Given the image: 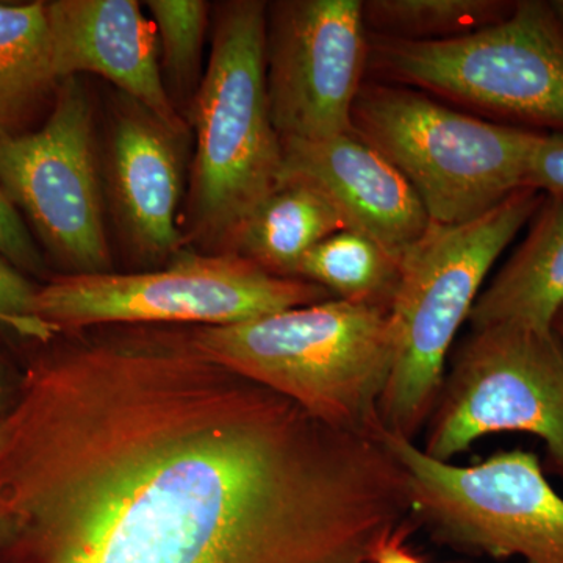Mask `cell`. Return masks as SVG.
Returning a JSON list of instances; mask_svg holds the SVG:
<instances>
[{
	"label": "cell",
	"mask_w": 563,
	"mask_h": 563,
	"mask_svg": "<svg viewBox=\"0 0 563 563\" xmlns=\"http://www.w3.org/2000/svg\"><path fill=\"white\" fill-rule=\"evenodd\" d=\"M0 257L14 268L29 273H43V255L33 240L21 211L0 187Z\"/></svg>",
	"instance_id": "7402d4cb"
},
{
	"label": "cell",
	"mask_w": 563,
	"mask_h": 563,
	"mask_svg": "<svg viewBox=\"0 0 563 563\" xmlns=\"http://www.w3.org/2000/svg\"><path fill=\"white\" fill-rule=\"evenodd\" d=\"M379 439L406 476L410 518L437 543L498 561L563 563V498L536 454L503 451L461 466L385 428Z\"/></svg>",
	"instance_id": "52a82bcc"
},
{
	"label": "cell",
	"mask_w": 563,
	"mask_h": 563,
	"mask_svg": "<svg viewBox=\"0 0 563 563\" xmlns=\"http://www.w3.org/2000/svg\"><path fill=\"white\" fill-rule=\"evenodd\" d=\"M344 229L350 228L343 214L320 188L282 177L236 233L231 252L274 276L296 277L302 258L322 240Z\"/></svg>",
	"instance_id": "2e32d148"
},
{
	"label": "cell",
	"mask_w": 563,
	"mask_h": 563,
	"mask_svg": "<svg viewBox=\"0 0 563 563\" xmlns=\"http://www.w3.org/2000/svg\"><path fill=\"white\" fill-rule=\"evenodd\" d=\"M525 187L563 199V132L540 133L529 157Z\"/></svg>",
	"instance_id": "603a6c76"
},
{
	"label": "cell",
	"mask_w": 563,
	"mask_h": 563,
	"mask_svg": "<svg viewBox=\"0 0 563 563\" xmlns=\"http://www.w3.org/2000/svg\"><path fill=\"white\" fill-rule=\"evenodd\" d=\"M199 350L298 404L313 418L379 439L393 365L390 310L331 298L218 328H195Z\"/></svg>",
	"instance_id": "3957f363"
},
{
	"label": "cell",
	"mask_w": 563,
	"mask_h": 563,
	"mask_svg": "<svg viewBox=\"0 0 563 563\" xmlns=\"http://www.w3.org/2000/svg\"><path fill=\"white\" fill-rule=\"evenodd\" d=\"M155 24L163 81L180 101L195 99L201 85L203 41L209 27L210 3L203 0H150Z\"/></svg>",
	"instance_id": "ffe728a7"
},
{
	"label": "cell",
	"mask_w": 563,
	"mask_h": 563,
	"mask_svg": "<svg viewBox=\"0 0 563 563\" xmlns=\"http://www.w3.org/2000/svg\"><path fill=\"white\" fill-rule=\"evenodd\" d=\"M368 65L474 110L563 132V24L550 3L517 2L504 20L453 40L373 36Z\"/></svg>",
	"instance_id": "ba28073f"
},
{
	"label": "cell",
	"mask_w": 563,
	"mask_h": 563,
	"mask_svg": "<svg viewBox=\"0 0 563 563\" xmlns=\"http://www.w3.org/2000/svg\"><path fill=\"white\" fill-rule=\"evenodd\" d=\"M422 451L451 462L483 437H540L563 474V344L555 333L493 325L472 331L444 374Z\"/></svg>",
	"instance_id": "9c48e42d"
},
{
	"label": "cell",
	"mask_w": 563,
	"mask_h": 563,
	"mask_svg": "<svg viewBox=\"0 0 563 563\" xmlns=\"http://www.w3.org/2000/svg\"><path fill=\"white\" fill-rule=\"evenodd\" d=\"M57 84L46 2L0 3V135L18 133Z\"/></svg>",
	"instance_id": "e0dca14e"
},
{
	"label": "cell",
	"mask_w": 563,
	"mask_h": 563,
	"mask_svg": "<svg viewBox=\"0 0 563 563\" xmlns=\"http://www.w3.org/2000/svg\"><path fill=\"white\" fill-rule=\"evenodd\" d=\"M282 177L320 188L347 228L365 233L401 261L431 218L410 181L354 132L318 141H282Z\"/></svg>",
	"instance_id": "5bb4252c"
},
{
	"label": "cell",
	"mask_w": 563,
	"mask_h": 563,
	"mask_svg": "<svg viewBox=\"0 0 563 563\" xmlns=\"http://www.w3.org/2000/svg\"><path fill=\"white\" fill-rule=\"evenodd\" d=\"M401 261L365 233L344 229L318 243L296 277L320 285L333 298L390 310Z\"/></svg>",
	"instance_id": "ac0fdd59"
},
{
	"label": "cell",
	"mask_w": 563,
	"mask_h": 563,
	"mask_svg": "<svg viewBox=\"0 0 563 563\" xmlns=\"http://www.w3.org/2000/svg\"><path fill=\"white\" fill-rule=\"evenodd\" d=\"M114 110L107 185L125 242L143 262H169L185 250L179 213L185 191L187 133L168 128L124 96Z\"/></svg>",
	"instance_id": "7c38bea8"
},
{
	"label": "cell",
	"mask_w": 563,
	"mask_h": 563,
	"mask_svg": "<svg viewBox=\"0 0 563 563\" xmlns=\"http://www.w3.org/2000/svg\"><path fill=\"white\" fill-rule=\"evenodd\" d=\"M543 199L540 191L525 187L476 220L431 222L402 255L390 306L391 373L379 409L388 432L415 442L428 424L451 346L468 321L485 277Z\"/></svg>",
	"instance_id": "277c9868"
},
{
	"label": "cell",
	"mask_w": 563,
	"mask_h": 563,
	"mask_svg": "<svg viewBox=\"0 0 563 563\" xmlns=\"http://www.w3.org/2000/svg\"><path fill=\"white\" fill-rule=\"evenodd\" d=\"M331 298L320 285L274 276L235 252L184 250L152 272L65 274L38 288L35 310L58 332L117 324L218 328Z\"/></svg>",
	"instance_id": "8992f818"
},
{
	"label": "cell",
	"mask_w": 563,
	"mask_h": 563,
	"mask_svg": "<svg viewBox=\"0 0 563 563\" xmlns=\"http://www.w3.org/2000/svg\"><path fill=\"white\" fill-rule=\"evenodd\" d=\"M52 68L58 81L95 74L176 132L185 118L163 81L157 31L135 0L46 2Z\"/></svg>",
	"instance_id": "4fadbf2b"
},
{
	"label": "cell",
	"mask_w": 563,
	"mask_h": 563,
	"mask_svg": "<svg viewBox=\"0 0 563 563\" xmlns=\"http://www.w3.org/2000/svg\"><path fill=\"white\" fill-rule=\"evenodd\" d=\"M0 187L68 274L111 272L95 114L79 77L58 84L38 131L0 135Z\"/></svg>",
	"instance_id": "30bf717a"
},
{
	"label": "cell",
	"mask_w": 563,
	"mask_h": 563,
	"mask_svg": "<svg viewBox=\"0 0 563 563\" xmlns=\"http://www.w3.org/2000/svg\"><path fill=\"white\" fill-rule=\"evenodd\" d=\"M369 60L361 0H282L266 9V90L280 140L352 132Z\"/></svg>",
	"instance_id": "8fae6325"
},
{
	"label": "cell",
	"mask_w": 563,
	"mask_h": 563,
	"mask_svg": "<svg viewBox=\"0 0 563 563\" xmlns=\"http://www.w3.org/2000/svg\"><path fill=\"white\" fill-rule=\"evenodd\" d=\"M563 310V199L544 196L531 231L470 313L472 331L515 325L553 333Z\"/></svg>",
	"instance_id": "9a60e30c"
},
{
	"label": "cell",
	"mask_w": 563,
	"mask_h": 563,
	"mask_svg": "<svg viewBox=\"0 0 563 563\" xmlns=\"http://www.w3.org/2000/svg\"><path fill=\"white\" fill-rule=\"evenodd\" d=\"M266 9L261 0L217 7L209 63L190 107L196 151L180 228L192 251L231 252L280 181L284 147L266 90Z\"/></svg>",
	"instance_id": "7a4b0ae2"
},
{
	"label": "cell",
	"mask_w": 563,
	"mask_h": 563,
	"mask_svg": "<svg viewBox=\"0 0 563 563\" xmlns=\"http://www.w3.org/2000/svg\"><path fill=\"white\" fill-rule=\"evenodd\" d=\"M36 292L38 288L33 287L20 269L0 257V324L22 336L51 342L58 329L36 314Z\"/></svg>",
	"instance_id": "44dd1931"
},
{
	"label": "cell",
	"mask_w": 563,
	"mask_h": 563,
	"mask_svg": "<svg viewBox=\"0 0 563 563\" xmlns=\"http://www.w3.org/2000/svg\"><path fill=\"white\" fill-rule=\"evenodd\" d=\"M550 5L551 9L554 10V13L558 14L559 20H561L563 24V0H558V2H551Z\"/></svg>",
	"instance_id": "484cf974"
},
{
	"label": "cell",
	"mask_w": 563,
	"mask_h": 563,
	"mask_svg": "<svg viewBox=\"0 0 563 563\" xmlns=\"http://www.w3.org/2000/svg\"><path fill=\"white\" fill-rule=\"evenodd\" d=\"M553 329L555 335H558V339L561 340V343L563 344V310L559 313V317L555 318Z\"/></svg>",
	"instance_id": "d4e9b609"
},
{
	"label": "cell",
	"mask_w": 563,
	"mask_h": 563,
	"mask_svg": "<svg viewBox=\"0 0 563 563\" xmlns=\"http://www.w3.org/2000/svg\"><path fill=\"white\" fill-rule=\"evenodd\" d=\"M409 525L404 526L390 537L384 540L383 543L374 551L372 563H428L418 558L417 554L407 548L404 543L407 533H409Z\"/></svg>",
	"instance_id": "cb8c5ba5"
},
{
	"label": "cell",
	"mask_w": 563,
	"mask_h": 563,
	"mask_svg": "<svg viewBox=\"0 0 563 563\" xmlns=\"http://www.w3.org/2000/svg\"><path fill=\"white\" fill-rule=\"evenodd\" d=\"M351 124L406 176L431 222L443 225L476 220L525 188L540 135L384 84H363Z\"/></svg>",
	"instance_id": "5b68a950"
},
{
	"label": "cell",
	"mask_w": 563,
	"mask_h": 563,
	"mask_svg": "<svg viewBox=\"0 0 563 563\" xmlns=\"http://www.w3.org/2000/svg\"><path fill=\"white\" fill-rule=\"evenodd\" d=\"M515 3L498 0H368L363 20L380 38L446 41L499 22Z\"/></svg>",
	"instance_id": "d6986e66"
},
{
	"label": "cell",
	"mask_w": 563,
	"mask_h": 563,
	"mask_svg": "<svg viewBox=\"0 0 563 563\" xmlns=\"http://www.w3.org/2000/svg\"><path fill=\"white\" fill-rule=\"evenodd\" d=\"M383 442L124 325L36 366L0 420V548L33 563H372L409 521Z\"/></svg>",
	"instance_id": "6da1fadb"
}]
</instances>
